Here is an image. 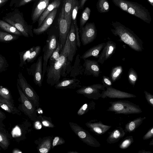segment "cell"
Segmentation results:
<instances>
[{
  "label": "cell",
  "instance_id": "obj_50",
  "mask_svg": "<svg viewBox=\"0 0 153 153\" xmlns=\"http://www.w3.org/2000/svg\"><path fill=\"white\" fill-rule=\"evenodd\" d=\"M153 137V126L151 127L147 132L143 136V139L146 140L149 139Z\"/></svg>",
  "mask_w": 153,
  "mask_h": 153
},
{
  "label": "cell",
  "instance_id": "obj_5",
  "mask_svg": "<svg viewBox=\"0 0 153 153\" xmlns=\"http://www.w3.org/2000/svg\"><path fill=\"white\" fill-rule=\"evenodd\" d=\"M109 103L111 105L107 111L114 112L115 114L128 115L140 114L143 112L139 105L128 100H119Z\"/></svg>",
  "mask_w": 153,
  "mask_h": 153
},
{
  "label": "cell",
  "instance_id": "obj_49",
  "mask_svg": "<svg viewBox=\"0 0 153 153\" xmlns=\"http://www.w3.org/2000/svg\"><path fill=\"white\" fill-rule=\"evenodd\" d=\"M144 93L145 94V98L148 103L153 107V95L146 91H144Z\"/></svg>",
  "mask_w": 153,
  "mask_h": 153
},
{
  "label": "cell",
  "instance_id": "obj_55",
  "mask_svg": "<svg viewBox=\"0 0 153 153\" xmlns=\"http://www.w3.org/2000/svg\"><path fill=\"white\" fill-rule=\"evenodd\" d=\"M13 153H22V152H21L20 150H19V149H14L13 150Z\"/></svg>",
  "mask_w": 153,
  "mask_h": 153
},
{
  "label": "cell",
  "instance_id": "obj_15",
  "mask_svg": "<svg viewBox=\"0 0 153 153\" xmlns=\"http://www.w3.org/2000/svg\"><path fill=\"white\" fill-rule=\"evenodd\" d=\"M83 65L84 68L83 74L84 75L98 77L101 72L100 65L95 60L86 59H84Z\"/></svg>",
  "mask_w": 153,
  "mask_h": 153
},
{
  "label": "cell",
  "instance_id": "obj_47",
  "mask_svg": "<svg viewBox=\"0 0 153 153\" xmlns=\"http://www.w3.org/2000/svg\"><path fill=\"white\" fill-rule=\"evenodd\" d=\"M9 144L6 137L3 134L0 133V145L3 148L7 147Z\"/></svg>",
  "mask_w": 153,
  "mask_h": 153
},
{
  "label": "cell",
  "instance_id": "obj_52",
  "mask_svg": "<svg viewBox=\"0 0 153 153\" xmlns=\"http://www.w3.org/2000/svg\"><path fill=\"white\" fill-rule=\"evenodd\" d=\"M87 0H79V10H83L85 4Z\"/></svg>",
  "mask_w": 153,
  "mask_h": 153
},
{
  "label": "cell",
  "instance_id": "obj_32",
  "mask_svg": "<svg viewBox=\"0 0 153 153\" xmlns=\"http://www.w3.org/2000/svg\"><path fill=\"white\" fill-rule=\"evenodd\" d=\"M123 71V68L121 65L117 66L112 68L109 78L112 82H115L120 78Z\"/></svg>",
  "mask_w": 153,
  "mask_h": 153
},
{
  "label": "cell",
  "instance_id": "obj_4",
  "mask_svg": "<svg viewBox=\"0 0 153 153\" xmlns=\"http://www.w3.org/2000/svg\"><path fill=\"white\" fill-rule=\"evenodd\" d=\"M59 34L57 26L51 27L48 32V37L42 49L43 67L42 79L43 80L48 60L56 48L59 41Z\"/></svg>",
  "mask_w": 153,
  "mask_h": 153
},
{
  "label": "cell",
  "instance_id": "obj_45",
  "mask_svg": "<svg viewBox=\"0 0 153 153\" xmlns=\"http://www.w3.org/2000/svg\"><path fill=\"white\" fill-rule=\"evenodd\" d=\"M9 66L5 57L0 54V72L6 71Z\"/></svg>",
  "mask_w": 153,
  "mask_h": 153
},
{
  "label": "cell",
  "instance_id": "obj_13",
  "mask_svg": "<svg viewBox=\"0 0 153 153\" xmlns=\"http://www.w3.org/2000/svg\"><path fill=\"white\" fill-rule=\"evenodd\" d=\"M43 56H40L37 61L32 64L29 68H27L28 74L33 76L35 84L41 87L42 85V79L43 67Z\"/></svg>",
  "mask_w": 153,
  "mask_h": 153
},
{
  "label": "cell",
  "instance_id": "obj_48",
  "mask_svg": "<svg viewBox=\"0 0 153 153\" xmlns=\"http://www.w3.org/2000/svg\"><path fill=\"white\" fill-rule=\"evenodd\" d=\"M102 82L106 88L112 87V82L110 78L108 76H103Z\"/></svg>",
  "mask_w": 153,
  "mask_h": 153
},
{
  "label": "cell",
  "instance_id": "obj_2",
  "mask_svg": "<svg viewBox=\"0 0 153 153\" xmlns=\"http://www.w3.org/2000/svg\"><path fill=\"white\" fill-rule=\"evenodd\" d=\"M111 24L113 27L111 29V32L118 37L120 41L134 51H143V42L133 31L118 21L112 22Z\"/></svg>",
  "mask_w": 153,
  "mask_h": 153
},
{
  "label": "cell",
  "instance_id": "obj_23",
  "mask_svg": "<svg viewBox=\"0 0 153 153\" xmlns=\"http://www.w3.org/2000/svg\"><path fill=\"white\" fill-rule=\"evenodd\" d=\"M126 132L120 127H117L112 131L108 132L106 142L108 144H114L118 142L124 136Z\"/></svg>",
  "mask_w": 153,
  "mask_h": 153
},
{
  "label": "cell",
  "instance_id": "obj_35",
  "mask_svg": "<svg viewBox=\"0 0 153 153\" xmlns=\"http://www.w3.org/2000/svg\"><path fill=\"white\" fill-rule=\"evenodd\" d=\"M91 13V10L87 7L82 12L79 20V28L81 29L85 25L88 20Z\"/></svg>",
  "mask_w": 153,
  "mask_h": 153
},
{
  "label": "cell",
  "instance_id": "obj_27",
  "mask_svg": "<svg viewBox=\"0 0 153 153\" xmlns=\"http://www.w3.org/2000/svg\"><path fill=\"white\" fill-rule=\"evenodd\" d=\"M79 0H72L71 7V22L74 26L75 32H78L79 29L77 23V16L79 10Z\"/></svg>",
  "mask_w": 153,
  "mask_h": 153
},
{
  "label": "cell",
  "instance_id": "obj_16",
  "mask_svg": "<svg viewBox=\"0 0 153 153\" xmlns=\"http://www.w3.org/2000/svg\"><path fill=\"white\" fill-rule=\"evenodd\" d=\"M50 1L37 0L34 1L31 15L33 24L38 21L41 14L50 3Z\"/></svg>",
  "mask_w": 153,
  "mask_h": 153
},
{
  "label": "cell",
  "instance_id": "obj_7",
  "mask_svg": "<svg viewBox=\"0 0 153 153\" xmlns=\"http://www.w3.org/2000/svg\"><path fill=\"white\" fill-rule=\"evenodd\" d=\"M18 77L17 79V83L23 92L36 108H38L40 104L39 97L28 83L21 72L19 73Z\"/></svg>",
  "mask_w": 153,
  "mask_h": 153
},
{
  "label": "cell",
  "instance_id": "obj_28",
  "mask_svg": "<svg viewBox=\"0 0 153 153\" xmlns=\"http://www.w3.org/2000/svg\"><path fill=\"white\" fill-rule=\"evenodd\" d=\"M0 30L9 33L20 36L22 33L15 27L8 22L0 19Z\"/></svg>",
  "mask_w": 153,
  "mask_h": 153
},
{
  "label": "cell",
  "instance_id": "obj_30",
  "mask_svg": "<svg viewBox=\"0 0 153 153\" xmlns=\"http://www.w3.org/2000/svg\"><path fill=\"white\" fill-rule=\"evenodd\" d=\"M96 103L93 100L90 101L82 105L77 112L79 116L83 115L92 110H94Z\"/></svg>",
  "mask_w": 153,
  "mask_h": 153
},
{
  "label": "cell",
  "instance_id": "obj_10",
  "mask_svg": "<svg viewBox=\"0 0 153 153\" xmlns=\"http://www.w3.org/2000/svg\"><path fill=\"white\" fill-rule=\"evenodd\" d=\"M57 22V26L59 34V42L60 44L62 49L65 43L71 26L66 20L63 6L58 18Z\"/></svg>",
  "mask_w": 153,
  "mask_h": 153
},
{
  "label": "cell",
  "instance_id": "obj_53",
  "mask_svg": "<svg viewBox=\"0 0 153 153\" xmlns=\"http://www.w3.org/2000/svg\"><path fill=\"white\" fill-rule=\"evenodd\" d=\"M9 0H0V8L4 6Z\"/></svg>",
  "mask_w": 153,
  "mask_h": 153
},
{
  "label": "cell",
  "instance_id": "obj_18",
  "mask_svg": "<svg viewBox=\"0 0 153 153\" xmlns=\"http://www.w3.org/2000/svg\"><path fill=\"white\" fill-rule=\"evenodd\" d=\"M58 8H55L47 16L41 25L37 28L33 29V33L36 35H40L45 32L52 24L56 15Z\"/></svg>",
  "mask_w": 153,
  "mask_h": 153
},
{
  "label": "cell",
  "instance_id": "obj_38",
  "mask_svg": "<svg viewBox=\"0 0 153 153\" xmlns=\"http://www.w3.org/2000/svg\"><path fill=\"white\" fill-rule=\"evenodd\" d=\"M134 142L132 136H128L125 137L120 143L119 148L122 149L128 148Z\"/></svg>",
  "mask_w": 153,
  "mask_h": 153
},
{
  "label": "cell",
  "instance_id": "obj_51",
  "mask_svg": "<svg viewBox=\"0 0 153 153\" xmlns=\"http://www.w3.org/2000/svg\"><path fill=\"white\" fill-rule=\"evenodd\" d=\"M34 122V128L36 130L41 129L43 126L40 121L38 120H36Z\"/></svg>",
  "mask_w": 153,
  "mask_h": 153
},
{
  "label": "cell",
  "instance_id": "obj_40",
  "mask_svg": "<svg viewBox=\"0 0 153 153\" xmlns=\"http://www.w3.org/2000/svg\"><path fill=\"white\" fill-rule=\"evenodd\" d=\"M41 50V46L38 45L34 46L33 50L30 53L29 56L27 60V62L28 63L33 62L39 54Z\"/></svg>",
  "mask_w": 153,
  "mask_h": 153
},
{
  "label": "cell",
  "instance_id": "obj_22",
  "mask_svg": "<svg viewBox=\"0 0 153 153\" xmlns=\"http://www.w3.org/2000/svg\"><path fill=\"white\" fill-rule=\"evenodd\" d=\"M69 39L70 44V52L68 56L69 60L72 62L74 57L77 50L75 28L72 22H71L70 29L68 33Z\"/></svg>",
  "mask_w": 153,
  "mask_h": 153
},
{
  "label": "cell",
  "instance_id": "obj_56",
  "mask_svg": "<svg viewBox=\"0 0 153 153\" xmlns=\"http://www.w3.org/2000/svg\"><path fill=\"white\" fill-rule=\"evenodd\" d=\"M150 4L153 7V0H147Z\"/></svg>",
  "mask_w": 153,
  "mask_h": 153
},
{
  "label": "cell",
  "instance_id": "obj_1",
  "mask_svg": "<svg viewBox=\"0 0 153 153\" xmlns=\"http://www.w3.org/2000/svg\"><path fill=\"white\" fill-rule=\"evenodd\" d=\"M70 51L68 33L65 45L61 50L59 60L55 62L49 61L47 66L46 82L51 86L58 83L61 78L65 77L72 71L71 62L68 59Z\"/></svg>",
  "mask_w": 153,
  "mask_h": 153
},
{
  "label": "cell",
  "instance_id": "obj_9",
  "mask_svg": "<svg viewBox=\"0 0 153 153\" xmlns=\"http://www.w3.org/2000/svg\"><path fill=\"white\" fill-rule=\"evenodd\" d=\"M105 88L103 85L96 84L82 86L76 92L77 94H82L88 99L98 100L101 97L102 91L105 90Z\"/></svg>",
  "mask_w": 153,
  "mask_h": 153
},
{
  "label": "cell",
  "instance_id": "obj_6",
  "mask_svg": "<svg viewBox=\"0 0 153 153\" xmlns=\"http://www.w3.org/2000/svg\"><path fill=\"white\" fill-rule=\"evenodd\" d=\"M69 124L73 131L83 143L92 147L101 146L99 142L86 130L76 123L70 122Z\"/></svg>",
  "mask_w": 153,
  "mask_h": 153
},
{
  "label": "cell",
  "instance_id": "obj_14",
  "mask_svg": "<svg viewBox=\"0 0 153 153\" xmlns=\"http://www.w3.org/2000/svg\"><path fill=\"white\" fill-rule=\"evenodd\" d=\"M136 97V96L133 94L122 91L111 87L106 88V90L102 91L100 97L103 99L107 98L125 99Z\"/></svg>",
  "mask_w": 153,
  "mask_h": 153
},
{
  "label": "cell",
  "instance_id": "obj_20",
  "mask_svg": "<svg viewBox=\"0 0 153 153\" xmlns=\"http://www.w3.org/2000/svg\"><path fill=\"white\" fill-rule=\"evenodd\" d=\"M54 87L57 89H74L81 88L80 81L75 78H68L64 77L55 85Z\"/></svg>",
  "mask_w": 153,
  "mask_h": 153
},
{
  "label": "cell",
  "instance_id": "obj_46",
  "mask_svg": "<svg viewBox=\"0 0 153 153\" xmlns=\"http://www.w3.org/2000/svg\"><path fill=\"white\" fill-rule=\"evenodd\" d=\"M65 143V141L62 137L59 136L55 137L53 140L51 148L53 149L55 146L63 144Z\"/></svg>",
  "mask_w": 153,
  "mask_h": 153
},
{
  "label": "cell",
  "instance_id": "obj_57",
  "mask_svg": "<svg viewBox=\"0 0 153 153\" xmlns=\"http://www.w3.org/2000/svg\"><path fill=\"white\" fill-rule=\"evenodd\" d=\"M149 145L150 146H153V140L152 139V140L150 141Z\"/></svg>",
  "mask_w": 153,
  "mask_h": 153
},
{
  "label": "cell",
  "instance_id": "obj_19",
  "mask_svg": "<svg viewBox=\"0 0 153 153\" xmlns=\"http://www.w3.org/2000/svg\"><path fill=\"white\" fill-rule=\"evenodd\" d=\"M116 48L115 43L111 40H108L105 43L102 50L99 55L97 61L98 63L103 64L114 53Z\"/></svg>",
  "mask_w": 153,
  "mask_h": 153
},
{
  "label": "cell",
  "instance_id": "obj_11",
  "mask_svg": "<svg viewBox=\"0 0 153 153\" xmlns=\"http://www.w3.org/2000/svg\"><path fill=\"white\" fill-rule=\"evenodd\" d=\"M79 33L80 40L83 45L92 42L97 35V30L94 22L87 23L79 30Z\"/></svg>",
  "mask_w": 153,
  "mask_h": 153
},
{
  "label": "cell",
  "instance_id": "obj_24",
  "mask_svg": "<svg viewBox=\"0 0 153 153\" xmlns=\"http://www.w3.org/2000/svg\"><path fill=\"white\" fill-rule=\"evenodd\" d=\"M61 3V0H53L49 3L39 19L37 27L41 25L44 20L50 13L55 8L59 7Z\"/></svg>",
  "mask_w": 153,
  "mask_h": 153
},
{
  "label": "cell",
  "instance_id": "obj_42",
  "mask_svg": "<svg viewBox=\"0 0 153 153\" xmlns=\"http://www.w3.org/2000/svg\"><path fill=\"white\" fill-rule=\"evenodd\" d=\"M61 50V47L59 41L57 43V47L53 52L49 59V61L54 62L57 61L59 58Z\"/></svg>",
  "mask_w": 153,
  "mask_h": 153
},
{
  "label": "cell",
  "instance_id": "obj_8",
  "mask_svg": "<svg viewBox=\"0 0 153 153\" xmlns=\"http://www.w3.org/2000/svg\"><path fill=\"white\" fill-rule=\"evenodd\" d=\"M128 7L126 12L150 24L152 18L149 10L137 2L128 1Z\"/></svg>",
  "mask_w": 153,
  "mask_h": 153
},
{
  "label": "cell",
  "instance_id": "obj_26",
  "mask_svg": "<svg viewBox=\"0 0 153 153\" xmlns=\"http://www.w3.org/2000/svg\"><path fill=\"white\" fill-rule=\"evenodd\" d=\"M146 118L145 117H139L133 120L129 121L125 125L124 131L126 133L134 132L141 124Z\"/></svg>",
  "mask_w": 153,
  "mask_h": 153
},
{
  "label": "cell",
  "instance_id": "obj_44",
  "mask_svg": "<svg viewBox=\"0 0 153 153\" xmlns=\"http://www.w3.org/2000/svg\"><path fill=\"white\" fill-rule=\"evenodd\" d=\"M0 96L9 101H10L11 99V95L9 89L1 85L0 86Z\"/></svg>",
  "mask_w": 153,
  "mask_h": 153
},
{
  "label": "cell",
  "instance_id": "obj_39",
  "mask_svg": "<svg viewBox=\"0 0 153 153\" xmlns=\"http://www.w3.org/2000/svg\"><path fill=\"white\" fill-rule=\"evenodd\" d=\"M128 78L129 83L134 87L138 77L137 72L132 68H130L128 71Z\"/></svg>",
  "mask_w": 153,
  "mask_h": 153
},
{
  "label": "cell",
  "instance_id": "obj_29",
  "mask_svg": "<svg viewBox=\"0 0 153 153\" xmlns=\"http://www.w3.org/2000/svg\"><path fill=\"white\" fill-rule=\"evenodd\" d=\"M0 107L10 113L15 114L19 112L10 101L1 97L0 98Z\"/></svg>",
  "mask_w": 153,
  "mask_h": 153
},
{
  "label": "cell",
  "instance_id": "obj_17",
  "mask_svg": "<svg viewBox=\"0 0 153 153\" xmlns=\"http://www.w3.org/2000/svg\"><path fill=\"white\" fill-rule=\"evenodd\" d=\"M86 126L91 132L97 135L103 134L107 131L111 126L103 124L100 121L91 120L85 123Z\"/></svg>",
  "mask_w": 153,
  "mask_h": 153
},
{
  "label": "cell",
  "instance_id": "obj_37",
  "mask_svg": "<svg viewBox=\"0 0 153 153\" xmlns=\"http://www.w3.org/2000/svg\"><path fill=\"white\" fill-rule=\"evenodd\" d=\"M37 120L40 121L44 127L50 128L55 127V126L52 123L51 119L50 117L40 115L37 116Z\"/></svg>",
  "mask_w": 153,
  "mask_h": 153
},
{
  "label": "cell",
  "instance_id": "obj_21",
  "mask_svg": "<svg viewBox=\"0 0 153 153\" xmlns=\"http://www.w3.org/2000/svg\"><path fill=\"white\" fill-rule=\"evenodd\" d=\"M53 137L48 136L38 138L35 141L38 151L40 153H48L52 148Z\"/></svg>",
  "mask_w": 153,
  "mask_h": 153
},
{
  "label": "cell",
  "instance_id": "obj_41",
  "mask_svg": "<svg viewBox=\"0 0 153 153\" xmlns=\"http://www.w3.org/2000/svg\"><path fill=\"white\" fill-rule=\"evenodd\" d=\"M37 0H12L10 3V7H13V8L19 7L25 5L32 1H35Z\"/></svg>",
  "mask_w": 153,
  "mask_h": 153
},
{
  "label": "cell",
  "instance_id": "obj_43",
  "mask_svg": "<svg viewBox=\"0 0 153 153\" xmlns=\"http://www.w3.org/2000/svg\"><path fill=\"white\" fill-rule=\"evenodd\" d=\"M115 5L122 10L126 12L128 7V1L126 0H112Z\"/></svg>",
  "mask_w": 153,
  "mask_h": 153
},
{
  "label": "cell",
  "instance_id": "obj_3",
  "mask_svg": "<svg viewBox=\"0 0 153 153\" xmlns=\"http://www.w3.org/2000/svg\"><path fill=\"white\" fill-rule=\"evenodd\" d=\"M2 20L9 23L17 29L26 37H33V26L28 25L25 21L23 14L17 8L6 13Z\"/></svg>",
  "mask_w": 153,
  "mask_h": 153
},
{
  "label": "cell",
  "instance_id": "obj_54",
  "mask_svg": "<svg viewBox=\"0 0 153 153\" xmlns=\"http://www.w3.org/2000/svg\"><path fill=\"white\" fill-rule=\"evenodd\" d=\"M138 153H152V152L149 151L145 150H141L138 152Z\"/></svg>",
  "mask_w": 153,
  "mask_h": 153
},
{
  "label": "cell",
  "instance_id": "obj_31",
  "mask_svg": "<svg viewBox=\"0 0 153 153\" xmlns=\"http://www.w3.org/2000/svg\"><path fill=\"white\" fill-rule=\"evenodd\" d=\"M72 0H63V6L66 20L69 25L71 22V7Z\"/></svg>",
  "mask_w": 153,
  "mask_h": 153
},
{
  "label": "cell",
  "instance_id": "obj_33",
  "mask_svg": "<svg viewBox=\"0 0 153 153\" xmlns=\"http://www.w3.org/2000/svg\"><path fill=\"white\" fill-rule=\"evenodd\" d=\"M19 36L11 34L0 30V42L8 43L16 40Z\"/></svg>",
  "mask_w": 153,
  "mask_h": 153
},
{
  "label": "cell",
  "instance_id": "obj_25",
  "mask_svg": "<svg viewBox=\"0 0 153 153\" xmlns=\"http://www.w3.org/2000/svg\"><path fill=\"white\" fill-rule=\"evenodd\" d=\"M105 43H102L90 48L80 56V58L84 60L91 56L98 58L100 53L105 46Z\"/></svg>",
  "mask_w": 153,
  "mask_h": 153
},
{
  "label": "cell",
  "instance_id": "obj_34",
  "mask_svg": "<svg viewBox=\"0 0 153 153\" xmlns=\"http://www.w3.org/2000/svg\"><path fill=\"white\" fill-rule=\"evenodd\" d=\"M96 7L98 12L100 13L107 12L110 9L108 0H98Z\"/></svg>",
  "mask_w": 153,
  "mask_h": 153
},
{
  "label": "cell",
  "instance_id": "obj_12",
  "mask_svg": "<svg viewBox=\"0 0 153 153\" xmlns=\"http://www.w3.org/2000/svg\"><path fill=\"white\" fill-rule=\"evenodd\" d=\"M17 87L20 96L23 111L31 120L33 121H35L37 116L36 107L24 94L17 83Z\"/></svg>",
  "mask_w": 153,
  "mask_h": 153
},
{
  "label": "cell",
  "instance_id": "obj_58",
  "mask_svg": "<svg viewBox=\"0 0 153 153\" xmlns=\"http://www.w3.org/2000/svg\"><path fill=\"white\" fill-rule=\"evenodd\" d=\"M68 153H78V152H76V151H70L68 152Z\"/></svg>",
  "mask_w": 153,
  "mask_h": 153
},
{
  "label": "cell",
  "instance_id": "obj_36",
  "mask_svg": "<svg viewBox=\"0 0 153 153\" xmlns=\"http://www.w3.org/2000/svg\"><path fill=\"white\" fill-rule=\"evenodd\" d=\"M34 46L30 49L19 52L20 56V62L19 65V67H22L26 64L27 60L30 54L33 50Z\"/></svg>",
  "mask_w": 153,
  "mask_h": 153
}]
</instances>
